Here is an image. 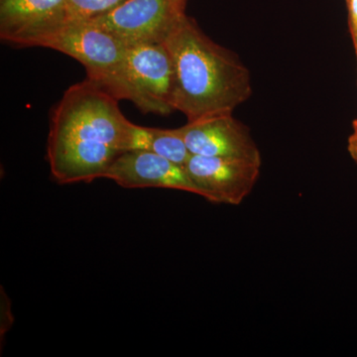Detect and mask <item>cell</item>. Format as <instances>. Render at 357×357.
<instances>
[{
    "instance_id": "obj_1",
    "label": "cell",
    "mask_w": 357,
    "mask_h": 357,
    "mask_svg": "<svg viewBox=\"0 0 357 357\" xmlns=\"http://www.w3.org/2000/svg\"><path fill=\"white\" fill-rule=\"evenodd\" d=\"M128 119L119 100L86 77L65 91L52 114L47 158L59 184L91 183L119 155Z\"/></svg>"
},
{
    "instance_id": "obj_2",
    "label": "cell",
    "mask_w": 357,
    "mask_h": 357,
    "mask_svg": "<svg viewBox=\"0 0 357 357\" xmlns=\"http://www.w3.org/2000/svg\"><path fill=\"white\" fill-rule=\"evenodd\" d=\"M173 59L175 110L188 121L232 114L252 93L250 73L236 54L215 43L187 14L166 39Z\"/></svg>"
},
{
    "instance_id": "obj_3",
    "label": "cell",
    "mask_w": 357,
    "mask_h": 357,
    "mask_svg": "<svg viewBox=\"0 0 357 357\" xmlns=\"http://www.w3.org/2000/svg\"><path fill=\"white\" fill-rule=\"evenodd\" d=\"M22 47H42L61 52L84 66L88 79L117 100L133 102L126 65V46L93 20H65L39 33Z\"/></svg>"
},
{
    "instance_id": "obj_4",
    "label": "cell",
    "mask_w": 357,
    "mask_h": 357,
    "mask_svg": "<svg viewBox=\"0 0 357 357\" xmlns=\"http://www.w3.org/2000/svg\"><path fill=\"white\" fill-rule=\"evenodd\" d=\"M189 0H126L98 17L96 24L112 33L126 47L164 43L187 14Z\"/></svg>"
},
{
    "instance_id": "obj_5",
    "label": "cell",
    "mask_w": 357,
    "mask_h": 357,
    "mask_svg": "<svg viewBox=\"0 0 357 357\" xmlns=\"http://www.w3.org/2000/svg\"><path fill=\"white\" fill-rule=\"evenodd\" d=\"M126 65L133 102L143 114L169 115L173 105L175 70L165 43L126 47Z\"/></svg>"
},
{
    "instance_id": "obj_6",
    "label": "cell",
    "mask_w": 357,
    "mask_h": 357,
    "mask_svg": "<svg viewBox=\"0 0 357 357\" xmlns=\"http://www.w3.org/2000/svg\"><path fill=\"white\" fill-rule=\"evenodd\" d=\"M199 196L211 203L237 206L250 195L261 163L249 160L191 155L184 166Z\"/></svg>"
},
{
    "instance_id": "obj_7",
    "label": "cell",
    "mask_w": 357,
    "mask_h": 357,
    "mask_svg": "<svg viewBox=\"0 0 357 357\" xmlns=\"http://www.w3.org/2000/svg\"><path fill=\"white\" fill-rule=\"evenodd\" d=\"M192 155L249 160L261 163L250 130L232 114L211 115L178 128Z\"/></svg>"
},
{
    "instance_id": "obj_8",
    "label": "cell",
    "mask_w": 357,
    "mask_h": 357,
    "mask_svg": "<svg viewBox=\"0 0 357 357\" xmlns=\"http://www.w3.org/2000/svg\"><path fill=\"white\" fill-rule=\"evenodd\" d=\"M105 178L126 189L162 188L199 195L184 166L151 152H123L112 162Z\"/></svg>"
},
{
    "instance_id": "obj_9",
    "label": "cell",
    "mask_w": 357,
    "mask_h": 357,
    "mask_svg": "<svg viewBox=\"0 0 357 357\" xmlns=\"http://www.w3.org/2000/svg\"><path fill=\"white\" fill-rule=\"evenodd\" d=\"M67 0H0V38L22 47L64 21Z\"/></svg>"
},
{
    "instance_id": "obj_10",
    "label": "cell",
    "mask_w": 357,
    "mask_h": 357,
    "mask_svg": "<svg viewBox=\"0 0 357 357\" xmlns=\"http://www.w3.org/2000/svg\"><path fill=\"white\" fill-rule=\"evenodd\" d=\"M123 151H146L158 154L185 166L191 157L180 129L145 128L126 122Z\"/></svg>"
},
{
    "instance_id": "obj_11",
    "label": "cell",
    "mask_w": 357,
    "mask_h": 357,
    "mask_svg": "<svg viewBox=\"0 0 357 357\" xmlns=\"http://www.w3.org/2000/svg\"><path fill=\"white\" fill-rule=\"evenodd\" d=\"M126 0H67L65 20H86L98 17L121 6Z\"/></svg>"
},
{
    "instance_id": "obj_12",
    "label": "cell",
    "mask_w": 357,
    "mask_h": 357,
    "mask_svg": "<svg viewBox=\"0 0 357 357\" xmlns=\"http://www.w3.org/2000/svg\"><path fill=\"white\" fill-rule=\"evenodd\" d=\"M1 325H0V337H3L8 332L9 328L13 325V311H11V303L8 299L3 289H1Z\"/></svg>"
},
{
    "instance_id": "obj_13",
    "label": "cell",
    "mask_w": 357,
    "mask_h": 357,
    "mask_svg": "<svg viewBox=\"0 0 357 357\" xmlns=\"http://www.w3.org/2000/svg\"><path fill=\"white\" fill-rule=\"evenodd\" d=\"M347 6L349 31L351 35H357V0H347Z\"/></svg>"
},
{
    "instance_id": "obj_14",
    "label": "cell",
    "mask_w": 357,
    "mask_h": 357,
    "mask_svg": "<svg viewBox=\"0 0 357 357\" xmlns=\"http://www.w3.org/2000/svg\"><path fill=\"white\" fill-rule=\"evenodd\" d=\"M347 151L357 164V119L352 122V132L347 140Z\"/></svg>"
},
{
    "instance_id": "obj_15",
    "label": "cell",
    "mask_w": 357,
    "mask_h": 357,
    "mask_svg": "<svg viewBox=\"0 0 357 357\" xmlns=\"http://www.w3.org/2000/svg\"><path fill=\"white\" fill-rule=\"evenodd\" d=\"M352 41H354V50H356V60H357V35H351Z\"/></svg>"
}]
</instances>
